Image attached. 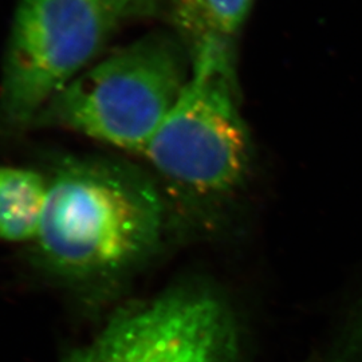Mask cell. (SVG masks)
Returning <instances> with one entry per match:
<instances>
[{
	"label": "cell",
	"mask_w": 362,
	"mask_h": 362,
	"mask_svg": "<svg viewBox=\"0 0 362 362\" xmlns=\"http://www.w3.org/2000/svg\"><path fill=\"white\" fill-rule=\"evenodd\" d=\"M330 351L338 362H362V286L338 326Z\"/></svg>",
	"instance_id": "ba28073f"
},
{
	"label": "cell",
	"mask_w": 362,
	"mask_h": 362,
	"mask_svg": "<svg viewBox=\"0 0 362 362\" xmlns=\"http://www.w3.org/2000/svg\"><path fill=\"white\" fill-rule=\"evenodd\" d=\"M106 13L113 16L117 22L124 18L146 13L156 4L157 0H95Z\"/></svg>",
	"instance_id": "9c48e42d"
},
{
	"label": "cell",
	"mask_w": 362,
	"mask_h": 362,
	"mask_svg": "<svg viewBox=\"0 0 362 362\" xmlns=\"http://www.w3.org/2000/svg\"><path fill=\"white\" fill-rule=\"evenodd\" d=\"M49 194V176L35 169L0 165V242L34 243Z\"/></svg>",
	"instance_id": "52a82bcc"
},
{
	"label": "cell",
	"mask_w": 362,
	"mask_h": 362,
	"mask_svg": "<svg viewBox=\"0 0 362 362\" xmlns=\"http://www.w3.org/2000/svg\"><path fill=\"white\" fill-rule=\"evenodd\" d=\"M165 227L164 194L143 170L107 158H66L49 176L33 250L55 281L97 287L152 258Z\"/></svg>",
	"instance_id": "6da1fadb"
},
{
	"label": "cell",
	"mask_w": 362,
	"mask_h": 362,
	"mask_svg": "<svg viewBox=\"0 0 362 362\" xmlns=\"http://www.w3.org/2000/svg\"><path fill=\"white\" fill-rule=\"evenodd\" d=\"M240 329L228 300L180 285L118 311L62 362H240Z\"/></svg>",
	"instance_id": "5b68a950"
},
{
	"label": "cell",
	"mask_w": 362,
	"mask_h": 362,
	"mask_svg": "<svg viewBox=\"0 0 362 362\" xmlns=\"http://www.w3.org/2000/svg\"><path fill=\"white\" fill-rule=\"evenodd\" d=\"M169 16L189 55L236 57L235 47L254 0H168Z\"/></svg>",
	"instance_id": "8992f818"
},
{
	"label": "cell",
	"mask_w": 362,
	"mask_h": 362,
	"mask_svg": "<svg viewBox=\"0 0 362 362\" xmlns=\"http://www.w3.org/2000/svg\"><path fill=\"white\" fill-rule=\"evenodd\" d=\"M189 71L182 42L148 35L89 66L43 109L35 125L143 157Z\"/></svg>",
	"instance_id": "7a4b0ae2"
},
{
	"label": "cell",
	"mask_w": 362,
	"mask_h": 362,
	"mask_svg": "<svg viewBox=\"0 0 362 362\" xmlns=\"http://www.w3.org/2000/svg\"><path fill=\"white\" fill-rule=\"evenodd\" d=\"M189 59L187 83L143 157L172 192L212 204L245 185L252 141L239 106L236 59Z\"/></svg>",
	"instance_id": "3957f363"
},
{
	"label": "cell",
	"mask_w": 362,
	"mask_h": 362,
	"mask_svg": "<svg viewBox=\"0 0 362 362\" xmlns=\"http://www.w3.org/2000/svg\"><path fill=\"white\" fill-rule=\"evenodd\" d=\"M118 22L95 0H21L0 78V127L35 125L43 109L85 71Z\"/></svg>",
	"instance_id": "277c9868"
}]
</instances>
